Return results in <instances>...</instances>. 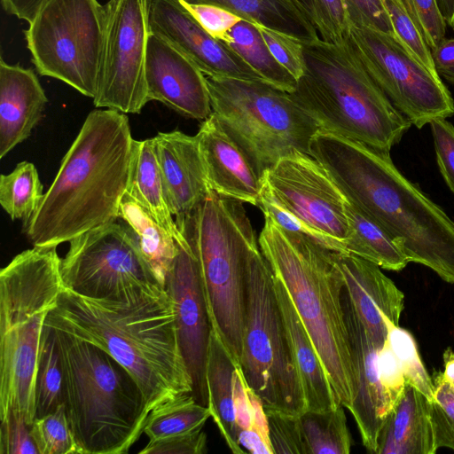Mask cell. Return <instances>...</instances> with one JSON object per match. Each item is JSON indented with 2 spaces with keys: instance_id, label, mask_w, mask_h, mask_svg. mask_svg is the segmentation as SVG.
Instances as JSON below:
<instances>
[{
  "instance_id": "obj_1",
  "label": "cell",
  "mask_w": 454,
  "mask_h": 454,
  "mask_svg": "<svg viewBox=\"0 0 454 454\" xmlns=\"http://www.w3.org/2000/svg\"><path fill=\"white\" fill-rule=\"evenodd\" d=\"M44 324L110 354L137 380L150 411L192 394L173 302L160 285L137 287L118 299H92L65 288Z\"/></svg>"
},
{
  "instance_id": "obj_2",
  "label": "cell",
  "mask_w": 454,
  "mask_h": 454,
  "mask_svg": "<svg viewBox=\"0 0 454 454\" xmlns=\"http://www.w3.org/2000/svg\"><path fill=\"white\" fill-rule=\"evenodd\" d=\"M309 155L409 262L427 266L454 284V222L397 169L388 153L318 130Z\"/></svg>"
},
{
  "instance_id": "obj_3",
  "label": "cell",
  "mask_w": 454,
  "mask_h": 454,
  "mask_svg": "<svg viewBox=\"0 0 454 454\" xmlns=\"http://www.w3.org/2000/svg\"><path fill=\"white\" fill-rule=\"evenodd\" d=\"M134 138L126 114L91 111L34 215L23 223L33 247H58L119 217Z\"/></svg>"
},
{
  "instance_id": "obj_4",
  "label": "cell",
  "mask_w": 454,
  "mask_h": 454,
  "mask_svg": "<svg viewBox=\"0 0 454 454\" xmlns=\"http://www.w3.org/2000/svg\"><path fill=\"white\" fill-rule=\"evenodd\" d=\"M265 216L260 248L285 286L325 368L338 404L350 408L357 390L342 303L344 279L334 251L286 231Z\"/></svg>"
},
{
  "instance_id": "obj_5",
  "label": "cell",
  "mask_w": 454,
  "mask_h": 454,
  "mask_svg": "<svg viewBox=\"0 0 454 454\" xmlns=\"http://www.w3.org/2000/svg\"><path fill=\"white\" fill-rule=\"evenodd\" d=\"M305 73L293 100L319 130L388 153L412 125L370 76L346 39L302 43Z\"/></svg>"
},
{
  "instance_id": "obj_6",
  "label": "cell",
  "mask_w": 454,
  "mask_h": 454,
  "mask_svg": "<svg viewBox=\"0 0 454 454\" xmlns=\"http://www.w3.org/2000/svg\"><path fill=\"white\" fill-rule=\"evenodd\" d=\"M56 333L63 406L80 454L128 453L150 412L138 383L97 345L59 329Z\"/></svg>"
},
{
  "instance_id": "obj_7",
  "label": "cell",
  "mask_w": 454,
  "mask_h": 454,
  "mask_svg": "<svg viewBox=\"0 0 454 454\" xmlns=\"http://www.w3.org/2000/svg\"><path fill=\"white\" fill-rule=\"evenodd\" d=\"M57 247H33L0 271V419H35L39 346L49 311L65 286Z\"/></svg>"
},
{
  "instance_id": "obj_8",
  "label": "cell",
  "mask_w": 454,
  "mask_h": 454,
  "mask_svg": "<svg viewBox=\"0 0 454 454\" xmlns=\"http://www.w3.org/2000/svg\"><path fill=\"white\" fill-rule=\"evenodd\" d=\"M176 223L196 257L211 327L240 365L247 272L260 249L243 202L210 191Z\"/></svg>"
},
{
  "instance_id": "obj_9",
  "label": "cell",
  "mask_w": 454,
  "mask_h": 454,
  "mask_svg": "<svg viewBox=\"0 0 454 454\" xmlns=\"http://www.w3.org/2000/svg\"><path fill=\"white\" fill-rule=\"evenodd\" d=\"M205 79L212 113L262 180L280 159L309 154L319 128L288 92L263 80Z\"/></svg>"
},
{
  "instance_id": "obj_10",
  "label": "cell",
  "mask_w": 454,
  "mask_h": 454,
  "mask_svg": "<svg viewBox=\"0 0 454 454\" xmlns=\"http://www.w3.org/2000/svg\"><path fill=\"white\" fill-rule=\"evenodd\" d=\"M273 273L261 248L252 256L246 278L243 352L240 366L265 411L301 416L307 411Z\"/></svg>"
},
{
  "instance_id": "obj_11",
  "label": "cell",
  "mask_w": 454,
  "mask_h": 454,
  "mask_svg": "<svg viewBox=\"0 0 454 454\" xmlns=\"http://www.w3.org/2000/svg\"><path fill=\"white\" fill-rule=\"evenodd\" d=\"M24 30L37 72L96 97L105 36L98 0H47Z\"/></svg>"
},
{
  "instance_id": "obj_12",
  "label": "cell",
  "mask_w": 454,
  "mask_h": 454,
  "mask_svg": "<svg viewBox=\"0 0 454 454\" xmlns=\"http://www.w3.org/2000/svg\"><path fill=\"white\" fill-rule=\"evenodd\" d=\"M391 104L421 129L454 114V100L436 72L429 70L390 34L350 25L345 38Z\"/></svg>"
},
{
  "instance_id": "obj_13",
  "label": "cell",
  "mask_w": 454,
  "mask_h": 454,
  "mask_svg": "<svg viewBox=\"0 0 454 454\" xmlns=\"http://www.w3.org/2000/svg\"><path fill=\"white\" fill-rule=\"evenodd\" d=\"M60 271L66 289L92 299H118L137 287L161 286L134 232L115 222L69 241Z\"/></svg>"
},
{
  "instance_id": "obj_14",
  "label": "cell",
  "mask_w": 454,
  "mask_h": 454,
  "mask_svg": "<svg viewBox=\"0 0 454 454\" xmlns=\"http://www.w3.org/2000/svg\"><path fill=\"white\" fill-rule=\"evenodd\" d=\"M104 9L102 61L93 104L97 108L139 114L149 102L145 81L148 0H109Z\"/></svg>"
},
{
  "instance_id": "obj_15",
  "label": "cell",
  "mask_w": 454,
  "mask_h": 454,
  "mask_svg": "<svg viewBox=\"0 0 454 454\" xmlns=\"http://www.w3.org/2000/svg\"><path fill=\"white\" fill-rule=\"evenodd\" d=\"M262 179L285 208L328 240L337 253H347V200L317 160L305 153L284 157Z\"/></svg>"
},
{
  "instance_id": "obj_16",
  "label": "cell",
  "mask_w": 454,
  "mask_h": 454,
  "mask_svg": "<svg viewBox=\"0 0 454 454\" xmlns=\"http://www.w3.org/2000/svg\"><path fill=\"white\" fill-rule=\"evenodd\" d=\"M165 287L176 313L181 352L192 381L195 400L207 406L206 364L211 325L203 295L196 257L183 236Z\"/></svg>"
},
{
  "instance_id": "obj_17",
  "label": "cell",
  "mask_w": 454,
  "mask_h": 454,
  "mask_svg": "<svg viewBox=\"0 0 454 454\" xmlns=\"http://www.w3.org/2000/svg\"><path fill=\"white\" fill-rule=\"evenodd\" d=\"M148 21L150 32L184 53L203 74L262 80L231 48L211 36L178 0H148Z\"/></svg>"
},
{
  "instance_id": "obj_18",
  "label": "cell",
  "mask_w": 454,
  "mask_h": 454,
  "mask_svg": "<svg viewBox=\"0 0 454 454\" xmlns=\"http://www.w3.org/2000/svg\"><path fill=\"white\" fill-rule=\"evenodd\" d=\"M149 101L155 100L184 117L204 121L212 114L205 75L184 53L150 32L145 59Z\"/></svg>"
},
{
  "instance_id": "obj_19",
  "label": "cell",
  "mask_w": 454,
  "mask_h": 454,
  "mask_svg": "<svg viewBox=\"0 0 454 454\" xmlns=\"http://www.w3.org/2000/svg\"><path fill=\"white\" fill-rule=\"evenodd\" d=\"M342 303L357 376L356 397L348 409L368 452L375 453L380 430L392 406L380 380L378 346L357 315L344 287Z\"/></svg>"
},
{
  "instance_id": "obj_20",
  "label": "cell",
  "mask_w": 454,
  "mask_h": 454,
  "mask_svg": "<svg viewBox=\"0 0 454 454\" xmlns=\"http://www.w3.org/2000/svg\"><path fill=\"white\" fill-rule=\"evenodd\" d=\"M345 289L374 342L382 347L387 338L384 320L399 325L404 294L378 265L349 253H335Z\"/></svg>"
},
{
  "instance_id": "obj_21",
  "label": "cell",
  "mask_w": 454,
  "mask_h": 454,
  "mask_svg": "<svg viewBox=\"0 0 454 454\" xmlns=\"http://www.w3.org/2000/svg\"><path fill=\"white\" fill-rule=\"evenodd\" d=\"M195 136L210 190L258 206L263 181L213 113Z\"/></svg>"
},
{
  "instance_id": "obj_22",
  "label": "cell",
  "mask_w": 454,
  "mask_h": 454,
  "mask_svg": "<svg viewBox=\"0 0 454 454\" xmlns=\"http://www.w3.org/2000/svg\"><path fill=\"white\" fill-rule=\"evenodd\" d=\"M153 139L173 215L192 211L211 191L196 136L174 130Z\"/></svg>"
},
{
  "instance_id": "obj_23",
  "label": "cell",
  "mask_w": 454,
  "mask_h": 454,
  "mask_svg": "<svg viewBox=\"0 0 454 454\" xmlns=\"http://www.w3.org/2000/svg\"><path fill=\"white\" fill-rule=\"evenodd\" d=\"M47 96L32 68L0 59V159L31 135Z\"/></svg>"
},
{
  "instance_id": "obj_24",
  "label": "cell",
  "mask_w": 454,
  "mask_h": 454,
  "mask_svg": "<svg viewBox=\"0 0 454 454\" xmlns=\"http://www.w3.org/2000/svg\"><path fill=\"white\" fill-rule=\"evenodd\" d=\"M437 450L429 400L405 382L398 401L380 430L377 454H434Z\"/></svg>"
},
{
  "instance_id": "obj_25",
  "label": "cell",
  "mask_w": 454,
  "mask_h": 454,
  "mask_svg": "<svg viewBox=\"0 0 454 454\" xmlns=\"http://www.w3.org/2000/svg\"><path fill=\"white\" fill-rule=\"evenodd\" d=\"M273 276L274 288L303 389L307 411L332 410L338 403L325 368L285 286L274 274Z\"/></svg>"
},
{
  "instance_id": "obj_26",
  "label": "cell",
  "mask_w": 454,
  "mask_h": 454,
  "mask_svg": "<svg viewBox=\"0 0 454 454\" xmlns=\"http://www.w3.org/2000/svg\"><path fill=\"white\" fill-rule=\"evenodd\" d=\"M238 365L220 335L211 327L206 364L207 407L230 450L243 454L233 402V373Z\"/></svg>"
},
{
  "instance_id": "obj_27",
  "label": "cell",
  "mask_w": 454,
  "mask_h": 454,
  "mask_svg": "<svg viewBox=\"0 0 454 454\" xmlns=\"http://www.w3.org/2000/svg\"><path fill=\"white\" fill-rule=\"evenodd\" d=\"M127 194L143 207L176 240L182 239L170 210L153 138L133 143Z\"/></svg>"
},
{
  "instance_id": "obj_28",
  "label": "cell",
  "mask_w": 454,
  "mask_h": 454,
  "mask_svg": "<svg viewBox=\"0 0 454 454\" xmlns=\"http://www.w3.org/2000/svg\"><path fill=\"white\" fill-rule=\"evenodd\" d=\"M227 9L244 20L292 36L302 43L320 39L316 27L294 0H180Z\"/></svg>"
},
{
  "instance_id": "obj_29",
  "label": "cell",
  "mask_w": 454,
  "mask_h": 454,
  "mask_svg": "<svg viewBox=\"0 0 454 454\" xmlns=\"http://www.w3.org/2000/svg\"><path fill=\"white\" fill-rule=\"evenodd\" d=\"M119 217L134 232L142 254L165 287L167 275L177 252L176 239L127 193L121 200Z\"/></svg>"
},
{
  "instance_id": "obj_30",
  "label": "cell",
  "mask_w": 454,
  "mask_h": 454,
  "mask_svg": "<svg viewBox=\"0 0 454 454\" xmlns=\"http://www.w3.org/2000/svg\"><path fill=\"white\" fill-rule=\"evenodd\" d=\"M346 214L348 231L344 247L347 253L388 270L399 271L407 266L410 262L395 241L348 200Z\"/></svg>"
},
{
  "instance_id": "obj_31",
  "label": "cell",
  "mask_w": 454,
  "mask_h": 454,
  "mask_svg": "<svg viewBox=\"0 0 454 454\" xmlns=\"http://www.w3.org/2000/svg\"><path fill=\"white\" fill-rule=\"evenodd\" d=\"M224 43L265 82L286 92L295 89L297 80L273 57L255 23L241 20L229 31Z\"/></svg>"
},
{
  "instance_id": "obj_32",
  "label": "cell",
  "mask_w": 454,
  "mask_h": 454,
  "mask_svg": "<svg viewBox=\"0 0 454 454\" xmlns=\"http://www.w3.org/2000/svg\"><path fill=\"white\" fill-rule=\"evenodd\" d=\"M210 417L207 406L199 403L192 394H186L152 409L143 433L149 441L190 434L202 430Z\"/></svg>"
},
{
  "instance_id": "obj_33",
  "label": "cell",
  "mask_w": 454,
  "mask_h": 454,
  "mask_svg": "<svg viewBox=\"0 0 454 454\" xmlns=\"http://www.w3.org/2000/svg\"><path fill=\"white\" fill-rule=\"evenodd\" d=\"M63 406V370L56 329L44 324L35 380V419ZM34 419V420H35Z\"/></svg>"
},
{
  "instance_id": "obj_34",
  "label": "cell",
  "mask_w": 454,
  "mask_h": 454,
  "mask_svg": "<svg viewBox=\"0 0 454 454\" xmlns=\"http://www.w3.org/2000/svg\"><path fill=\"white\" fill-rule=\"evenodd\" d=\"M343 406L323 411H306L300 416L309 454H348L351 435Z\"/></svg>"
},
{
  "instance_id": "obj_35",
  "label": "cell",
  "mask_w": 454,
  "mask_h": 454,
  "mask_svg": "<svg viewBox=\"0 0 454 454\" xmlns=\"http://www.w3.org/2000/svg\"><path fill=\"white\" fill-rule=\"evenodd\" d=\"M43 194L38 171L32 162L21 161L12 172L0 176V204L12 221H28Z\"/></svg>"
},
{
  "instance_id": "obj_36",
  "label": "cell",
  "mask_w": 454,
  "mask_h": 454,
  "mask_svg": "<svg viewBox=\"0 0 454 454\" xmlns=\"http://www.w3.org/2000/svg\"><path fill=\"white\" fill-rule=\"evenodd\" d=\"M387 327V342L395 355L403 372L405 382L411 384L432 399L434 386L424 366L413 335L406 329L391 323L384 317Z\"/></svg>"
},
{
  "instance_id": "obj_37",
  "label": "cell",
  "mask_w": 454,
  "mask_h": 454,
  "mask_svg": "<svg viewBox=\"0 0 454 454\" xmlns=\"http://www.w3.org/2000/svg\"><path fill=\"white\" fill-rule=\"evenodd\" d=\"M31 432L39 454H80L64 406L35 419Z\"/></svg>"
},
{
  "instance_id": "obj_38",
  "label": "cell",
  "mask_w": 454,
  "mask_h": 454,
  "mask_svg": "<svg viewBox=\"0 0 454 454\" xmlns=\"http://www.w3.org/2000/svg\"><path fill=\"white\" fill-rule=\"evenodd\" d=\"M434 386L429 400V414L434 434L435 445L454 450V390L443 379L442 372L434 371Z\"/></svg>"
},
{
  "instance_id": "obj_39",
  "label": "cell",
  "mask_w": 454,
  "mask_h": 454,
  "mask_svg": "<svg viewBox=\"0 0 454 454\" xmlns=\"http://www.w3.org/2000/svg\"><path fill=\"white\" fill-rule=\"evenodd\" d=\"M383 2L398 40L425 67L433 72H436L431 49L408 14L403 1L383 0Z\"/></svg>"
},
{
  "instance_id": "obj_40",
  "label": "cell",
  "mask_w": 454,
  "mask_h": 454,
  "mask_svg": "<svg viewBox=\"0 0 454 454\" xmlns=\"http://www.w3.org/2000/svg\"><path fill=\"white\" fill-rule=\"evenodd\" d=\"M266 414L274 454H309L300 416L280 411H266Z\"/></svg>"
},
{
  "instance_id": "obj_41",
  "label": "cell",
  "mask_w": 454,
  "mask_h": 454,
  "mask_svg": "<svg viewBox=\"0 0 454 454\" xmlns=\"http://www.w3.org/2000/svg\"><path fill=\"white\" fill-rule=\"evenodd\" d=\"M255 25L276 60L298 81L305 73L302 43L286 34Z\"/></svg>"
},
{
  "instance_id": "obj_42",
  "label": "cell",
  "mask_w": 454,
  "mask_h": 454,
  "mask_svg": "<svg viewBox=\"0 0 454 454\" xmlns=\"http://www.w3.org/2000/svg\"><path fill=\"white\" fill-rule=\"evenodd\" d=\"M402 1L429 48L437 46L445 38L447 23L436 0Z\"/></svg>"
},
{
  "instance_id": "obj_43",
  "label": "cell",
  "mask_w": 454,
  "mask_h": 454,
  "mask_svg": "<svg viewBox=\"0 0 454 454\" xmlns=\"http://www.w3.org/2000/svg\"><path fill=\"white\" fill-rule=\"evenodd\" d=\"M317 13V29L322 40L340 43L350 29L344 0H313Z\"/></svg>"
},
{
  "instance_id": "obj_44",
  "label": "cell",
  "mask_w": 454,
  "mask_h": 454,
  "mask_svg": "<svg viewBox=\"0 0 454 454\" xmlns=\"http://www.w3.org/2000/svg\"><path fill=\"white\" fill-rule=\"evenodd\" d=\"M0 420L1 454H39L31 432L32 424L14 411Z\"/></svg>"
},
{
  "instance_id": "obj_45",
  "label": "cell",
  "mask_w": 454,
  "mask_h": 454,
  "mask_svg": "<svg viewBox=\"0 0 454 454\" xmlns=\"http://www.w3.org/2000/svg\"><path fill=\"white\" fill-rule=\"evenodd\" d=\"M178 1L211 36L223 43L226 42L229 31L243 20L221 6Z\"/></svg>"
},
{
  "instance_id": "obj_46",
  "label": "cell",
  "mask_w": 454,
  "mask_h": 454,
  "mask_svg": "<svg viewBox=\"0 0 454 454\" xmlns=\"http://www.w3.org/2000/svg\"><path fill=\"white\" fill-rule=\"evenodd\" d=\"M351 25L395 35L383 0H344Z\"/></svg>"
},
{
  "instance_id": "obj_47",
  "label": "cell",
  "mask_w": 454,
  "mask_h": 454,
  "mask_svg": "<svg viewBox=\"0 0 454 454\" xmlns=\"http://www.w3.org/2000/svg\"><path fill=\"white\" fill-rule=\"evenodd\" d=\"M439 169L454 193V127L445 118L430 123Z\"/></svg>"
},
{
  "instance_id": "obj_48",
  "label": "cell",
  "mask_w": 454,
  "mask_h": 454,
  "mask_svg": "<svg viewBox=\"0 0 454 454\" xmlns=\"http://www.w3.org/2000/svg\"><path fill=\"white\" fill-rule=\"evenodd\" d=\"M378 370L380 383L393 409L403 391L405 379L387 340L379 350Z\"/></svg>"
},
{
  "instance_id": "obj_49",
  "label": "cell",
  "mask_w": 454,
  "mask_h": 454,
  "mask_svg": "<svg viewBox=\"0 0 454 454\" xmlns=\"http://www.w3.org/2000/svg\"><path fill=\"white\" fill-rule=\"evenodd\" d=\"M207 452V434L199 432L149 441L139 454H202Z\"/></svg>"
},
{
  "instance_id": "obj_50",
  "label": "cell",
  "mask_w": 454,
  "mask_h": 454,
  "mask_svg": "<svg viewBox=\"0 0 454 454\" xmlns=\"http://www.w3.org/2000/svg\"><path fill=\"white\" fill-rule=\"evenodd\" d=\"M249 386L245 379L241 366L238 365L233 373V402L236 425L239 432L252 427L251 403L248 394Z\"/></svg>"
},
{
  "instance_id": "obj_51",
  "label": "cell",
  "mask_w": 454,
  "mask_h": 454,
  "mask_svg": "<svg viewBox=\"0 0 454 454\" xmlns=\"http://www.w3.org/2000/svg\"><path fill=\"white\" fill-rule=\"evenodd\" d=\"M431 54L437 74L454 84V37H445L431 49Z\"/></svg>"
},
{
  "instance_id": "obj_52",
  "label": "cell",
  "mask_w": 454,
  "mask_h": 454,
  "mask_svg": "<svg viewBox=\"0 0 454 454\" xmlns=\"http://www.w3.org/2000/svg\"><path fill=\"white\" fill-rule=\"evenodd\" d=\"M47 0H1L4 10L30 23Z\"/></svg>"
},
{
  "instance_id": "obj_53",
  "label": "cell",
  "mask_w": 454,
  "mask_h": 454,
  "mask_svg": "<svg viewBox=\"0 0 454 454\" xmlns=\"http://www.w3.org/2000/svg\"><path fill=\"white\" fill-rule=\"evenodd\" d=\"M239 441L240 445L252 454H274L270 440L255 429L250 428L240 431Z\"/></svg>"
},
{
  "instance_id": "obj_54",
  "label": "cell",
  "mask_w": 454,
  "mask_h": 454,
  "mask_svg": "<svg viewBox=\"0 0 454 454\" xmlns=\"http://www.w3.org/2000/svg\"><path fill=\"white\" fill-rule=\"evenodd\" d=\"M443 372L442 376L445 381L454 390V352L450 347H448L443 354Z\"/></svg>"
},
{
  "instance_id": "obj_55",
  "label": "cell",
  "mask_w": 454,
  "mask_h": 454,
  "mask_svg": "<svg viewBox=\"0 0 454 454\" xmlns=\"http://www.w3.org/2000/svg\"><path fill=\"white\" fill-rule=\"evenodd\" d=\"M447 25L454 30V0H436Z\"/></svg>"
},
{
  "instance_id": "obj_56",
  "label": "cell",
  "mask_w": 454,
  "mask_h": 454,
  "mask_svg": "<svg viewBox=\"0 0 454 454\" xmlns=\"http://www.w3.org/2000/svg\"><path fill=\"white\" fill-rule=\"evenodd\" d=\"M317 28V13L313 0H294Z\"/></svg>"
}]
</instances>
